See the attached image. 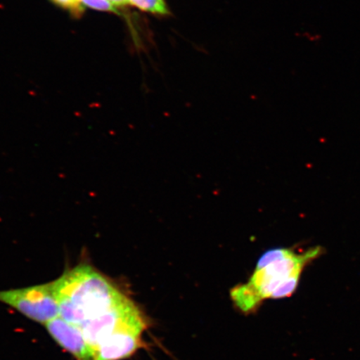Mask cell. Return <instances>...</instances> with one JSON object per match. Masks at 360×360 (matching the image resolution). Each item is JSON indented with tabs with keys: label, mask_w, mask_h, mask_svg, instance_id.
<instances>
[{
	"label": "cell",
	"mask_w": 360,
	"mask_h": 360,
	"mask_svg": "<svg viewBox=\"0 0 360 360\" xmlns=\"http://www.w3.org/2000/svg\"><path fill=\"white\" fill-rule=\"evenodd\" d=\"M322 254L321 247L310 248L303 253L286 248L267 251L249 282L231 290L233 303L242 312L251 313L264 300L288 298L298 287L304 269Z\"/></svg>",
	"instance_id": "cell-1"
},
{
	"label": "cell",
	"mask_w": 360,
	"mask_h": 360,
	"mask_svg": "<svg viewBox=\"0 0 360 360\" xmlns=\"http://www.w3.org/2000/svg\"><path fill=\"white\" fill-rule=\"evenodd\" d=\"M60 316L79 326L122 300L125 295L87 264L68 269L52 282Z\"/></svg>",
	"instance_id": "cell-2"
},
{
	"label": "cell",
	"mask_w": 360,
	"mask_h": 360,
	"mask_svg": "<svg viewBox=\"0 0 360 360\" xmlns=\"http://www.w3.org/2000/svg\"><path fill=\"white\" fill-rule=\"evenodd\" d=\"M129 326L147 327V325L141 310L126 295L109 309L79 326L94 354L102 342L112 333Z\"/></svg>",
	"instance_id": "cell-3"
},
{
	"label": "cell",
	"mask_w": 360,
	"mask_h": 360,
	"mask_svg": "<svg viewBox=\"0 0 360 360\" xmlns=\"http://www.w3.org/2000/svg\"><path fill=\"white\" fill-rule=\"evenodd\" d=\"M0 302L11 306L31 321L44 326L60 316L52 283L0 291Z\"/></svg>",
	"instance_id": "cell-4"
},
{
	"label": "cell",
	"mask_w": 360,
	"mask_h": 360,
	"mask_svg": "<svg viewBox=\"0 0 360 360\" xmlns=\"http://www.w3.org/2000/svg\"><path fill=\"white\" fill-rule=\"evenodd\" d=\"M146 326H129L112 333L96 351L94 360H122L141 347V337Z\"/></svg>",
	"instance_id": "cell-5"
},
{
	"label": "cell",
	"mask_w": 360,
	"mask_h": 360,
	"mask_svg": "<svg viewBox=\"0 0 360 360\" xmlns=\"http://www.w3.org/2000/svg\"><path fill=\"white\" fill-rule=\"evenodd\" d=\"M49 334L77 360H94V351L79 326L58 316L44 325Z\"/></svg>",
	"instance_id": "cell-6"
},
{
	"label": "cell",
	"mask_w": 360,
	"mask_h": 360,
	"mask_svg": "<svg viewBox=\"0 0 360 360\" xmlns=\"http://www.w3.org/2000/svg\"><path fill=\"white\" fill-rule=\"evenodd\" d=\"M129 4L139 10L157 15H169L165 0H129Z\"/></svg>",
	"instance_id": "cell-7"
},
{
	"label": "cell",
	"mask_w": 360,
	"mask_h": 360,
	"mask_svg": "<svg viewBox=\"0 0 360 360\" xmlns=\"http://www.w3.org/2000/svg\"><path fill=\"white\" fill-rule=\"evenodd\" d=\"M56 6L69 11L75 18H80L84 12V6L81 0H51Z\"/></svg>",
	"instance_id": "cell-8"
},
{
	"label": "cell",
	"mask_w": 360,
	"mask_h": 360,
	"mask_svg": "<svg viewBox=\"0 0 360 360\" xmlns=\"http://www.w3.org/2000/svg\"><path fill=\"white\" fill-rule=\"evenodd\" d=\"M81 2L93 10L119 13V11L110 0H81Z\"/></svg>",
	"instance_id": "cell-9"
},
{
	"label": "cell",
	"mask_w": 360,
	"mask_h": 360,
	"mask_svg": "<svg viewBox=\"0 0 360 360\" xmlns=\"http://www.w3.org/2000/svg\"><path fill=\"white\" fill-rule=\"evenodd\" d=\"M116 8L125 7L129 6V0H110Z\"/></svg>",
	"instance_id": "cell-10"
}]
</instances>
